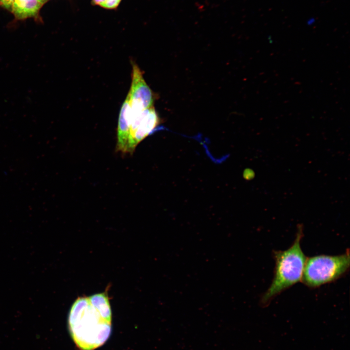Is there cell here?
I'll list each match as a JSON object with an SVG mask.
<instances>
[{
  "mask_svg": "<svg viewBox=\"0 0 350 350\" xmlns=\"http://www.w3.org/2000/svg\"><path fill=\"white\" fill-rule=\"evenodd\" d=\"M159 122V118L154 106L144 110L128 143L127 154L132 155L138 144L148 137Z\"/></svg>",
  "mask_w": 350,
  "mask_h": 350,
  "instance_id": "5b68a950",
  "label": "cell"
},
{
  "mask_svg": "<svg viewBox=\"0 0 350 350\" xmlns=\"http://www.w3.org/2000/svg\"><path fill=\"white\" fill-rule=\"evenodd\" d=\"M303 236L300 227L293 245L284 251L274 253L275 267L272 282L262 298L263 304L268 303L276 296L302 280L306 257L300 242Z\"/></svg>",
  "mask_w": 350,
  "mask_h": 350,
  "instance_id": "7a4b0ae2",
  "label": "cell"
},
{
  "mask_svg": "<svg viewBox=\"0 0 350 350\" xmlns=\"http://www.w3.org/2000/svg\"><path fill=\"white\" fill-rule=\"evenodd\" d=\"M88 298L90 304L97 312L102 319L111 324L112 313L107 294L105 292L96 294Z\"/></svg>",
  "mask_w": 350,
  "mask_h": 350,
  "instance_id": "ba28073f",
  "label": "cell"
},
{
  "mask_svg": "<svg viewBox=\"0 0 350 350\" xmlns=\"http://www.w3.org/2000/svg\"><path fill=\"white\" fill-rule=\"evenodd\" d=\"M69 324L75 342L85 350L94 349L104 343L111 329V324L102 319L88 297L79 298L73 303Z\"/></svg>",
  "mask_w": 350,
  "mask_h": 350,
  "instance_id": "6da1fadb",
  "label": "cell"
},
{
  "mask_svg": "<svg viewBox=\"0 0 350 350\" xmlns=\"http://www.w3.org/2000/svg\"><path fill=\"white\" fill-rule=\"evenodd\" d=\"M93 3L103 7L106 0H92Z\"/></svg>",
  "mask_w": 350,
  "mask_h": 350,
  "instance_id": "8fae6325",
  "label": "cell"
},
{
  "mask_svg": "<svg viewBox=\"0 0 350 350\" xmlns=\"http://www.w3.org/2000/svg\"><path fill=\"white\" fill-rule=\"evenodd\" d=\"M132 67L131 84L127 96L131 114L135 115L153 107L155 96L145 82L142 71L135 62H132Z\"/></svg>",
  "mask_w": 350,
  "mask_h": 350,
  "instance_id": "277c9868",
  "label": "cell"
},
{
  "mask_svg": "<svg viewBox=\"0 0 350 350\" xmlns=\"http://www.w3.org/2000/svg\"><path fill=\"white\" fill-rule=\"evenodd\" d=\"M121 1V0H106L103 7L109 9L116 8Z\"/></svg>",
  "mask_w": 350,
  "mask_h": 350,
  "instance_id": "9c48e42d",
  "label": "cell"
},
{
  "mask_svg": "<svg viewBox=\"0 0 350 350\" xmlns=\"http://www.w3.org/2000/svg\"><path fill=\"white\" fill-rule=\"evenodd\" d=\"M13 0H0V5L10 10Z\"/></svg>",
  "mask_w": 350,
  "mask_h": 350,
  "instance_id": "30bf717a",
  "label": "cell"
},
{
  "mask_svg": "<svg viewBox=\"0 0 350 350\" xmlns=\"http://www.w3.org/2000/svg\"><path fill=\"white\" fill-rule=\"evenodd\" d=\"M350 264L349 250L339 255H320L308 258L301 280L308 287H317L343 275L349 270Z\"/></svg>",
  "mask_w": 350,
  "mask_h": 350,
  "instance_id": "3957f363",
  "label": "cell"
},
{
  "mask_svg": "<svg viewBox=\"0 0 350 350\" xmlns=\"http://www.w3.org/2000/svg\"><path fill=\"white\" fill-rule=\"evenodd\" d=\"M42 4L45 3L48 0H38Z\"/></svg>",
  "mask_w": 350,
  "mask_h": 350,
  "instance_id": "7c38bea8",
  "label": "cell"
},
{
  "mask_svg": "<svg viewBox=\"0 0 350 350\" xmlns=\"http://www.w3.org/2000/svg\"><path fill=\"white\" fill-rule=\"evenodd\" d=\"M130 119L131 108L128 98L126 96L120 109L117 129L116 150L121 154L128 138Z\"/></svg>",
  "mask_w": 350,
  "mask_h": 350,
  "instance_id": "8992f818",
  "label": "cell"
},
{
  "mask_svg": "<svg viewBox=\"0 0 350 350\" xmlns=\"http://www.w3.org/2000/svg\"><path fill=\"white\" fill-rule=\"evenodd\" d=\"M42 4L38 0H14L10 11L18 19L35 17Z\"/></svg>",
  "mask_w": 350,
  "mask_h": 350,
  "instance_id": "52a82bcc",
  "label": "cell"
}]
</instances>
